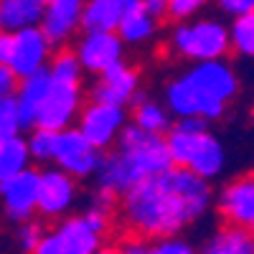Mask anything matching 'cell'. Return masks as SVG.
<instances>
[{
	"instance_id": "obj_1",
	"label": "cell",
	"mask_w": 254,
	"mask_h": 254,
	"mask_svg": "<svg viewBox=\"0 0 254 254\" xmlns=\"http://www.w3.org/2000/svg\"><path fill=\"white\" fill-rule=\"evenodd\" d=\"M211 201H214L211 183L183 168H168L165 173L127 190L122 196V216L125 224L140 237L171 239L201 219Z\"/></svg>"
},
{
	"instance_id": "obj_2",
	"label": "cell",
	"mask_w": 254,
	"mask_h": 254,
	"mask_svg": "<svg viewBox=\"0 0 254 254\" xmlns=\"http://www.w3.org/2000/svg\"><path fill=\"white\" fill-rule=\"evenodd\" d=\"M112 147L115 150L110 155H102V163L94 173L99 193L107 198L125 196L137 183L173 168L165 150V140L137 130L132 122L125 125Z\"/></svg>"
},
{
	"instance_id": "obj_3",
	"label": "cell",
	"mask_w": 254,
	"mask_h": 254,
	"mask_svg": "<svg viewBox=\"0 0 254 254\" xmlns=\"http://www.w3.org/2000/svg\"><path fill=\"white\" fill-rule=\"evenodd\" d=\"M165 150L171 158L173 168L193 173L196 178L211 183L221 176L226 165V147L224 142L211 132H178L171 127V132L165 137Z\"/></svg>"
},
{
	"instance_id": "obj_4",
	"label": "cell",
	"mask_w": 254,
	"mask_h": 254,
	"mask_svg": "<svg viewBox=\"0 0 254 254\" xmlns=\"http://www.w3.org/2000/svg\"><path fill=\"white\" fill-rule=\"evenodd\" d=\"M171 49L193 64L221 61L229 54V31L219 18H193L178 23L171 33Z\"/></svg>"
},
{
	"instance_id": "obj_5",
	"label": "cell",
	"mask_w": 254,
	"mask_h": 254,
	"mask_svg": "<svg viewBox=\"0 0 254 254\" xmlns=\"http://www.w3.org/2000/svg\"><path fill=\"white\" fill-rule=\"evenodd\" d=\"M168 115L176 120H186V117H198L203 122H216L224 117L226 104L214 102L198 92V87L190 81L188 74L176 76L171 84L165 87V104Z\"/></svg>"
},
{
	"instance_id": "obj_6",
	"label": "cell",
	"mask_w": 254,
	"mask_h": 254,
	"mask_svg": "<svg viewBox=\"0 0 254 254\" xmlns=\"http://www.w3.org/2000/svg\"><path fill=\"white\" fill-rule=\"evenodd\" d=\"M81 112V87L79 84H64V81H51L46 97L38 107L36 115V127L46 132H61L69 130L74 120Z\"/></svg>"
},
{
	"instance_id": "obj_7",
	"label": "cell",
	"mask_w": 254,
	"mask_h": 254,
	"mask_svg": "<svg viewBox=\"0 0 254 254\" xmlns=\"http://www.w3.org/2000/svg\"><path fill=\"white\" fill-rule=\"evenodd\" d=\"M51 160L56 163V171L66 173L69 178H92L102 163V153L84 140L76 127L61 130L54 135V153Z\"/></svg>"
},
{
	"instance_id": "obj_8",
	"label": "cell",
	"mask_w": 254,
	"mask_h": 254,
	"mask_svg": "<svg viewBox=\"0 0 254 254\" xmlns=\"http://www.w3.org/2000/svg\"><path fill=\"white\" fill-rule=\"evenodd\" d=\"M127 125V110L112 107V104H94L89 102L81 107L76 117V132L87 140L94 150H107L120 137V132Z\"/></svg>"
},
{
	"instance_id": "obj_9",
	"label": "cell",
	"mask_w": 254,
	"mask_h": 254,
	"mask_svg": "<svg viewBox=\"0 0 254 254\" xmlns=\"http://www.w3.org/2000/svg\"><path fill=\"white\" fill-rule=\"evenodd\" d=\"M102 249V237L81 221V216L61 219L56 229L46 231L33 254H97Z\"/></svg>"
},
{
	"instance_id": "obj_10",
	"label": "cell",
	"mask_w": 254,
	"mask_h": 254,
	"mask_svg": "<svg viewBox=\"0 0 254 254\" xmlns=\"http://www.w3.org/2000/svg\"><path fill=\"white\" fill-rule=\"evenodd\" d=\"M49 59H51V46L46 44V38L41 36L38 28H28V31L13 33L10 59L5 69L20 81L38 71H46Z\"/></svg>"
},
{
	"instance_id": "obj_11",
	"label": "cell",
	"mask_w": 254,
	"mask_h": 254,
	"mask_svg": "<svg viewBox=\"0 0 254 254\" xmlns=\"http://www.w3.org/2000/svg\"><path fill=\"white\" fill-rule=\"evenodd\" d=\"M76 201V181L66 173L46 168L38 173V196H36V211L46 219H61L66 216Z\"/></svg>"
},
{
	"instance_id": "obj_12",
	"label": "cell",
	"mask_w": 254,
	"mask_h": 254,
	"mask_svg": "<svg viewBox=\"0 0 254 254\" xmlns=\"http://www.w3.org/2000/svg\"><path fill=\"white\" fill-rule=\"evenodd\" d=\"M74 56L81 64V71L99 76L125 61V46L117 33H84L76 41Z\"/></svg>"
},
{
	"instance_id": "obj_13",
	"label": "cell",
	"mask_w": 254,
	"mask_h": 254,
	"mask_svg": "<svg viewBox=\"0 0 254 254\" xmlns=\"http://www.w3.org/2000/svg\"><path fill=\"white\" fill-rule=\"evenodd\" d=\"M190 81L198 87V92L214 102L229 104L231 99H237L242 81L234 71V66L221 59V61H206V64H193V69L186 71Z\"/></svg>"
},
{
	"instance_id": "obj_14",
	"label": "cell",
	"mask_w": 254,
	"mask_h": 254,
	"mask_svg": "<svg viewBox=\"0 0 254 254\" xmlns=\"http://www.w3.org/2000/svg\"><path fill=\"white\" fill-rule=\"evenodd\" d=\"M81 0H49V3H44L38 31L51 49L64 46L74 38L76 31H81Z\"/></svg>"
},
{
	"instance_id": "obj_15",
	"label": "cell",
	"mask_w": 254,
	"mask_h": 254,
	"mask_svg": "<svg viewBox=\"0 0 254 254\" xmlns=\"http://www.w3.org/2000/svg\"><path fill=\"white\" fill-rule=\"evenodd\" d=\"M38 196V171L28 168L20 176L0 183V206L13 224H26L36 214Z\"/></svg>"
},
{
	"instance_id": "obj_16",
	"label": "cell",
	"mask_w": 254,
	"mask_h": 254,
	"mask_svg": "<svg viewBox=\"0 0 254 254\" xmlns=\"http://www.w3.org/2000/svg\"><path fill=\"white\" fill-rule=\"evenodd\" d=\"M140 76L132 66L127 64H117V66L107 69L104 74L97 76V81L89 87V97L94 104H112V107H127L132 97L140 92Z\"/></svg>"
},
{
	"instance_id": "obj_17",
	"label": "cell",
	"mask_w": 254,
	"mask_h": 254,
	"mask_svg": "<svg viewBox=\"0 0 254 254\" xmlns=\"http://www.w3.org/2000/svg\"><path fill=\"white\" fill-rule=\"evenodd\" d=\"M219 211L229 221V226L247 229V231L252 229V224H254V181H252V176L234 178L221 188Z\"/></svg>"
},
{
	"instance_id": "obj_18",
	"label": "cell",
	"mask_w": 254,
	"mask_h": 254,
	"mask_svg": "<svg viewBox=\"0 0 254 254\" xmlns=\"http://www.w3.org/2000/svg\"><path fill=\"white\" fill-rule=\"evenodd\" d=\"M46 89H49V74L46 71L26 76V79H20L15 84L13 102H15L20 130H33L36 127V115H38L41 102H44V97H46Z\"/></svg>"
},
{
	"instance_id": "obj_19",
	"label": "cell",
	"mask_w": 254,
	"mask_h": 254,
	"mask_svg": "<svg viewBox=\"0 0 254 254\" xmlns=\"http://www.w3.org/2000/svg\"><path fill=\"white\" fill-rule=\"evenodd\" d=\"M44 0H0V33H20L38 28Z\"/></svg>"
},
{
	"instance_id": "obj_20",
	"label": "cell",
	"mask_w": 254,
	"mask_h": 254,
	"mask_svg": "<svg viewBox=\"0 0 254 254\" xmlns=\"http://www.w3.org/2000/svg\"><path fill=\"white\" fill-rule=\"evenodd\" d=\"M158 23L142 10V0H125V15L117 26V38L125 44H147L150 38H155Z\"/></svg>"
},
{
	"instance_id": "obj_21",
	"label": "cell",
	"mask_w": 254,
	"mask_h": 254,
	"mask_svg": "<svg viewBox=\"0 0 254 254\" xmlns=\"http://www.w3.org/2000/svg\"><path fill=\"white\" fill-rule=\"evenodd\" d=\"M125 15V0H89L81 5L84 33H115Z\"/></svg>"
},
{
	"instance_id": "obj_22",
	"label": "cell",
	"mask_w": 254,
	"mask_h": 254,
	"mask_svg": "<svg viewBox=\"0 0 254 254\" xmlns=\"http://www.w3.org/2000/svg\"><path fill=\"white\" fill-rule=\"evenodd\" d=\"M135 112H132V125L137 130L147 132V135H158V137H165L173 127V117L168 115V110L163 107L160 102H153V99H142L137 104H132Z\"/></svg>"
},
{
	"instance_id": "obj_23",
	"label": "cell",
	"mask_w": 254,
	"mask_h": 254,
	"mask_svg": "<svg viewBox=\"0 0 254 254\" xmlns=\"http://www.w3.org/2000/svg\"><path fill=\"white\" fill-rule=\"evenodd\" d=\"M201 254H254L252 231L226 226V229L216 231V234L203 244Z\"/></svg>"
},
{
	"instance_id": "obj_24",
	"label": "cell",
	"mask_w": 254,
	"mask_h": 254,
	"mask_svg": "<svg viewBox=\"0 0 254 254\" xmlns=\"http://www.w3.org/2000/svg\"><path fill=\"white\" fill-rule=\"evenodd\" d=\"M31 168L28 147L23 137H13L0 145V183H5Z\"/></svg>"
},
{
	"instance_id": "obj_25",
	"label": "cell",
	"mask_w": 254,
	"mask_h": 254,
	"mask_svg": "<svg viewBox=\"0 0 254 254\" xmlns=\"http://www.w3.org/2000/svg\"><path fill=\"white\" fill-rule=\"evenodd\" d=\"M226 31H229V51H237L239 56L249 59L254 54V13L234 18L231 26H226Z\"/></svg>"
},
{
	"instance_id": "obj_26",
	"label": "cell",
	"mask_w": 254,
	"mask_h": 254,
	"mask_svg": "<svg viewBox=\"0 0 254 254\" xmlns=\"http://www.w3.org/2000/svg\"><path fill=\"white\" fill-rule=\"evenodd\" d=\"M46 74L51 81H64V84H81V64L74 56V51H59L56 56L49 59Z\"/></svg>"
},
{
	"instance_id": "obj_27",
	"label": "cell",
	"mask_w": 254,
	"mask_h": 254,
	"mask_svg": "<svg viewBox=\"0 0 254 254\" xmlns=\"http://www.w3.org/2000/svg\"><path fill=\"white\" fill-rule=\"evenodd\" d=\"M54 135H56V132H46V130H38V127H33L31 135L23 137V140H26V147H28V158L36 160V163H51Z\"/></svg>"
},
{
	"instance_id": "obj_28",
	"label": "cell",
	"mask_w": 254,
	"mask_h": 254,
	"mask_svg": "<svg viewBox=\"0 0 254 254\" xmlns=\"http://www.w3.org/2000/svg\"><path fill=\"white\" fill-rule=\"evenodd\" d=\"M13 137H20V122H18L13 94H10V97H0V145Z\"/></svg>"
},
{
	"instance_id": "obj_29",
	"label": "cell",
	"mask_w": 254,
	"mask_h": 254,
	"mask_svg": "<svg viewBox=\"0 0 254 254\" xmlns=\"http://www.w3.org/2000/svg\"><path fill=\"white\" fill-rule=\"evenodd\" d=\"M201 8H203L201 0H165V18L176 20V26L188 23V20L196 18Z\"/></svg>"
},
{
	"instance_id": "obj_30",
	"label": "cell",
	"mask_w": 254,
	"mask_h": 254,
	"mask_svg": "<svg viewBox=\"0 0 254 254\" xmlns=\"http://www.w3.org/2000/svg\"><path fill=\"white\" fill-rule=\"evenodd\" d=\"M44 226L38 221H26V224H18V231H15V239H18V247L23 254H33V249L38 247V242L44 239Z\"/></svg>"
},
{
	"instance_id": "obj_31",
	"label": "cell",
	"mask_w": 254,
	"mask_h": 254,
	"mask_svg": "<svg viewBox=\"0 0 254 254\" xmlns=\"http://www.w3.org/2000/svg\"><path fill=\"white\" fill-rule=\"evenodd\" d=\"M142 254H196V249L178 237H171V239H158L155 244H147Z\"/></svg>"
},
{
	"instance_id": "obj_32",
	"label": "cell",
	"mask_w": 254,
	"mask_h": 254,
	"mask_svg": "<svg viewBox=\"0 0 254 254\" xmlns=\"http://www.w3.org/2000/svg\"><path fill=\"white\" fill-rule=\"evenodd\" d=\"M219 10L226 13V15L242 18V15H252L254 13V3H252V0H221Z\"/></svg>"
},
{
	"instance_id": "obj_33",
	"label": "cell",
	"mask_w": 254,
	"mask_h": 254,
	"mask_svg": "<svg viewBox=\"0 0 254 254\" xmlns=\"http://www.w3.org/2000/svg\"><path fill=\"white\" fill-rule=\"evenodd\" d=\"M173 130H178V132H206L208 122H203L198 117H186V120H176L173 122Z\"/></svg>"
},
{
	"instance_id": "obj_34",
	"label": "cell",
	"mask_w": 254,
	"mask_h": 254,
	"mask_svg": "<svg viewBox=\"0 0 254 254\" xmlns=\"http://www.w3.org/2000/svg\"><path fill=\"white\" fill-rule=\"evenodd\" d=\"M142 10L158 23L165 18V0H142Z\"/></svg>"
},
{
	"instance_id": "obj_35",
	"label": "cell",
	"mask_w": 254,
	"mask_h": 254,
	"mask_svg": "<svg viewBox=\"0 0 254 254\" xmlns=\"http://www.w3.org/2000/svg\"><path fill=\"white\" fill-rule=\"evenodd\" d=\"M15 84H18V79L5 66H0V97H10L15 92Z\"/></svg>"
},
{
	"instance_id": "obj_36",
	"label": "cell",
	"mask_w": 254,
	"mask_h": 254,
	"mask_svg": "<svg viewBox=\"0 0 254 254\" xmlns=\"http://www.w3.org/2000/svg\"><path fill=\"white\" fill-rule=\"evenodd\" d=\"M145 247H147V242H142V239H127L120 244L117 254H142Z\"/></svg>"
},
{
	"instance_id": "obj_37",
	"label": "cell",
	"mask_w": 254,
	"mask_h": 254,
	"mask_svg": "<svg viewBox=\"0 0 254 254\" xmlns=\"http://www.w3.org/2000/svg\"><path fill=\"white\" fill-rule=\"evenodd\" d=\"M10 46H13V36L10 33H0V66H8Z\"/></svg>"
},
{
	"instance_id": "obj_38",
	"label": "cell",
	"mask_w": 254,
	"mask_h": 254,
	"mask_svg": "<svg viewBox=\"0 0 254 254\" xmlns=\"http://www.w3.org/2000/svg\"><path fill=\"white\" fill-rule=\"evenodd\" d=\"M97 254H117V249H99Z\"/></svg>"
}]
</instances>
